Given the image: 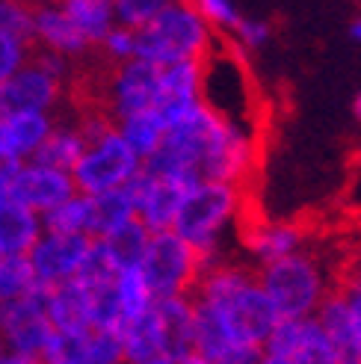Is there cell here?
Listing matches in <instances>:
<instances>
[{"label":"cell","instance_id":"d590c367","mask_svg":"<svg viewBox=\"0 0 361 364\" xmlns=\"http://www.w3.org/2000/svg\"><path fill=\"white\" fill-rule=\"evenodd\" d=\"M302 326H305V320H279L273 335H269V341H266V353L279 355V358H291L293 350L299 347Z\"/></svg>","mask_w":361,"mask_h":364},{"label":"cell","instance_id":"b9f144b4","mask_svg":"<svg viewBox=\"0 0 361 364\" xmlns=\"http://www.w3.org/2000/svg\"><path fill=\"white\" fill-rule=\"evenodd\" d=\"M146 364H178V361H172V358H166V355H157V358H151V361H146Z\"/></svg>","mask_w":361,"mask_h":364},{"label":"cell","instance_id":"5b68a950","mask_svg":"<svg viewBox=\"0 0 361 364\" xmlns=\"http://www.w3.org/2000/svg\"><path fill=\"white\" fill-rule=\"evenodd\" d=\"M160 75H163V68L146 60L107 65L98 80V92L92 104L101 107L116 124L128 116L154 110L160 95Z\"/></svg>","mask_w":361,"mask_h":364},{"label":"cell","instance_id":"8992f818","mask_svg":"<svg viewBox=\"0 0 361 364\" xmlns=\"http://www.w3.org/2000/svg\"><path fill=\"white\" fill-rule=\"evenodd\" d=\"M139 172H142V160L122 139L116 127L104 139L86 145V151L75 166V172H71V178H75V187L80 196H104V193L124 190Z\"/></svg>","mask_w":361,"mask_h":364},{"label":"cell","instance_id":"603a6c76","mask_svg":"<svg viewBox=\"0 0 361 364\" xmlns=\"http://www.w3.org/2000/svg\"><path fill=\"white\" fill-rule=\"evenodd\" d=\"M149 240H151V231L139 220H131V223H124L122 228H116L113 234H107L101 243H104L107 255L113 258L116 269L122 272V269H139L142 258H146Z\"/></svg>","mask_w":361,"mask_h":364},{"label":"cell","instance_id":"7402d4cb","mask_svg":"<svg viewBox=\"0 0 361 364\" xmlns=\"http://www.w3.org/2000/svg\"><path fill=\"white\" fill-rule=\"evenodd\" d=\"M122 343H124V364H146L157 355H163V338H160V320L154 308L124 326Z\"/></svg>","mask_w":361,"mask_h":364},{"label":"cell","instance_id":"ac0fdd59","mask_svg":"<svg viewBox=\"0 0 361 364\" xmlns=\"http://www.w3.org/2000/svg\"><path fill=\"white\" fill-rule=\"evenodd\" d=\"M317 323H320V329L326 332V338L332 341L340 364H361V347H358V335H355V326L350 317V305L335 284L326 290V296L320 302Z\"/></svg>","mask_w":361,"mask_h":364},{"label":"cell","instance_id":"d6986e66","mask_svg":"<svg viewBox=\"0 0 361 364\" xmlns=\"http://www.w3.org/2000/svg\"><path fill=\"white\" fill-rule=\"evenodd\" d=\"M86 151V139L80 134V127L75 119H57V124H53L50 136L45 139V145L39 149V154H36L33 160L45 163V166L50 169H60V172H75V166L80 163Z\"/></svg>","mask_w":361,"mask_h":364},{"label":"cell","instance_id":"83f0119b","mask_svg":"<svg viewBox=\"0 0 361 364\" xmlns=\"http://www.w3.org/2000/svg\"><path fill=\"white\" fill-rule=\"evenodd\" d=\"M39 294L27 258H0V305Z\"/></svg>","mask_w":361,"mask_h":364},{"label":"cell","instance_id":"ba28073f","mask_svg":"<svg viewBox=\"0 0 361 364\" xmlns=\"http://www.w3.org/2000/svg\"><path fill=\"white\" fill-rule=\"evenodd\" d=\"M50 335H53V326L48 320L42 290L33 296L0 305V338H4L6 353L27 355V358L39 361Z\"/></svg>","mask_w":361,"mask_h":364},{"label":"cell","instance_id":"e0dca14e","mask_svg":"<svg viewBox=\"0 0 361 364\" xmlns=\"http://www.w3.org/2000/svg\"><path fill=\"white\" fill-rule=\"evenodd\" d=\"M45 234L39 213L18 205L15 198L0 202V258H27Z\"/></svg>","mask_w":361,"mask_h":364},{"label":"cell","instance_id":"cb8c5ba5","mask_svg":"<svg viewBox=\"0 0 361 364\" xmlns=\"http://www.w3.org/2000/svg\"><path fill=\"white\" fill-rule=\"evenodd\" d=\"M166 122L160 119L157 110H146V113H136V116H128L124 122H119V134L122 139L131 145L134 154L146 163L157 149H160V142H163L166 136Z\"/></svg>","mask_w":361,"mask_h":364},{"label":"cell","instance_id":"7bdbcfd3","mask_svg":"<svg viewBox=\"0 0 361 364\" xmlns=\"http://www.w3.org/2000/svg\"><path fill=\"white\" fill-rule=\"evenodd\" d=\"M352 39H358V42H361V21H355V24H352Z\"/></svg>","mask_w":361,"mask_h":364},{"label":"cell","instance_id":"f1b7e54d","mask_svg":"<svg viewBox=\"0 0 361 364\" xmlns=\"http://www.w3.org/2000/svg\"><path fill=\"white\" fill-rule=\"evenodd\" d=\"M291 364H340L332 341L326 338V332L320 329L317 320H305L302 326V338H299V347L293 350V355L287 358Z\"/></svg>","mask_w":361,"mask_h":364},{"label":"cell","instance_id":"74e56055","mask_svg":"<svg viewBox=\"0 0 361 364\" xmlns=\"http://www.w3.org/2000/svg\"><path fill=\"white\" fill-rule=\"evenodd\" d=\"M234 33H237V39H240L246 48H258L261 42H266L269 27L261 24V21H249V18H240V24L234 27Z\"/></svg>","mask_w":361,"mask_h":364},{"label":"cell","instance_id":"9c48e42d","mask_svg":"<svg viewBox=\"0 0 361 364\" xmlns=\"http://www.w3.org/2000/svg\"><path fill=\"white\" fill-rule=\"evenodd\" d=\"M124 190H128L134 202L136 220L151 234H160V231H172L187 196L195 187L187 184V181H175V178H154L142 169Z\"/></svg>","mask_w":361,"mask_h":364},{"label":"cell","instance_id":"7c38bea8","mask_svg":"<svg viewBox=\"0 0 361 364\" xmlns=\"http://www.w3.org/2000/svg\"><path fill=\"white\" fill-rule=\"evenodd\" d=\"M202 75L205 63H178L163 68L154 110L166 122V127L184 122L193 110L202 107Z\"/></svg>","mask_w":361,"mask_h":364},{"label":"cell","instance_id":"44dd1931","mask_svg":"<svg viewBox=\"0 0 361 364\" xmlns=\"http://www.w3.org/2000/svg\"><path fill=\"white\" fill-rule=\"evenodd\" d=\"M63 9L92 48H98L116 27V9L110 0H65Z\"/></svg>","mask_w":361,"mask_h":364},{"label":"cell","instance_id":"9a60e30c","mask_svg":"<svg viewBox=\"0 0 361 364\" xmlns=\"http://www.w3.org/2000/svg\"><path fill=\"white\" fill-rule=\"evenodd\" d=\"M45 294V308L53 332H75L86 335L92 332V290L71 279L65 284H57Z\"/></svg>","mask_w":361,"mask_h":364},{"label":"cell","instance_id":"e575fe53","mask_svg":"<svg viewBox=\"0 0 361 364\" xmlns=\"http://www.w3.org/2000/svg\"><path fill=\"white\" fill-rule=\"evenodd\" d=\"M89 364H124L119 332H89Z\"/></svg>","mask_w":361,"mask_h":364},{"label":"cell","instance_id":"52a82bcc","mask_svg":"<svg viewBox=\"0 0 361 364\" xmlns=\"http://www.w3.org/2000/svg\"><path fill=\"white\" fill-rule=\"evenodd\" d=\"M237 208V187L231 184H198L184 208H180L172 231L180 240H187L195 252L213 255L216 252V234L228 223V216Z\"/></svg>","mask_w":361,"mask_h":364},{"label":"cell","instance_id":"5bb4252c","mask_svg":"<svg viewBox=\"0 0 361 364\" xmlns=\"http://www.w3.org/2000/svg\"><path fill=\"white\" fill-rule=\"evenodd\" d=\"M33 50H48L60 53L65 60H80L83 53L92 50V45L83 39V33L75 27L63 4H42L36 6L33 15Z\"/></svg>","mask_w":361,"mask_h":364},{"label":"cell","instance_id":"4fadbf2b","mask_svg":"<svg viewBox=\"0 0 361 364\" xmlns=\"http://www.w3.org/2000/svg\"><path fill=\"white\" fill-rule=\"evenodd\" d=\"M57 116L48 113H0V160L27 163L50 136Z\"/></svg>","mask_w":361,"mask_h":364},{"label":"cell","instance_id":"ab89813d","mask_svg":"<svg viewBox=\"0 0 361 364\" xmlns=\"http://www.w3.org/2000/svg\"><path fill=\"white\" fill-rule=\"evenodd\" d=\"M261 364H291V361H287V358H279V355H269V353H266V355L261 358Z\"/></svg>","mask_w":361,"mask_h":364},{"label":"cell","instance_id":"d6a6232c","mask_svg":"<svg viewBox=\"0 0 361 364\" xmlns=\"http://www.w3.org/2000/svg\"><path fill=\"white\" fill-rule=\"evenodd\" d=\"M33 57V45L15 39V36L0 33V86H4L15 71H21Z\"/></svg>","mask_w":361,"mask_h":364},{"label":"cell","instance_id":"1f68e13d","mask_svg":"<svg viewBox=\"0 0 361 364\" xmlns=\"http://www.w3.org/2000/svg\"><path fill=\"white\" fill-rule=\"evenodd\" d=\"M163 6L166 4H160V0H119V4H113L116 24L124 30L139 33L142 27H149L154 18L163 12Z\"/></svg>","mask_w":361,"mask_h":364},{"label":"cell","instance_id":"8fae6325","mask_svg":"<svg viewBox=\"0 0 361 364\" xmlns=\"http://www.w3.org/2000/svg\"><path fill=\"white\" fill-rule=\"evenodd\" d=\"M89 246H92L89 237H68V234L45 231L39 237V243L33 246V252L27 255L39 290H50L57 284H65L71 279H77Z\"/></svg>","mask_w":361,"mask_h":364},{"label":"cell","instance_id":"ee69618b","mask_svg":"<svg viewBox=\"0 0 361 364\" xmlns=\"http://www.w3.org/2000/svg\"><path fill=\"white\" fill-rule=\"evenodd\" d=\"M355 113H358V119H361V95H358V101H355Z\"/></svg>","mask_w":361,"mask_h":364},{"label":"cell","instance_id":"4dcf8cb0","mask_svg":"<svg viewBox=\"0 0 361 364\" xmlns=\"http://www.w3.org/2000/svg\"><path fill=\"white\" fill-rule=\"evenodd\" d=\"M33 15L36 6L21 0H0V33L15 36L27 45H33Z\"/></svg>","mask_w":361,"mask_h":364},{"label":"cell","instance_id":"8d00e7d4","mask_svg":"<svg viewBox=\"0 0 361 364\" xmlns=\"http://www.w3.org/2000/svg\"><path fill=\"white\" fill-rule=\"evenodd\" d=\"M195 9H198V15H202L208 24H216V27H231V30L240 24L237 9H234L231 4H222V0H205V4H198Z\"/></svg>","mask_w":361,"mask_h":364},{"label":"cell","instance_id":"484cf974","mask_svg":"<svg viewBox=\"0 0 361 364\" xmlns=\"http://www.w3.org/2000/svg\"><path fill=\"white\" fill-rule=\"evenodd\" d=\"M42 223H45V231H50V234H68V237L92 240V198L77 193L57 210L42 216Z\"/></svg>","mask_w":361,"mask_h":364},{"label":"cell","instance_id":"f6af8a7d","mask_svg":"<svg viewBox=\"0 0 361 364\" xmlns=\"http://www.w3.org/2000/svg\"><path fill=\"white\" fill-rule=\"evenodd\" d=\"M6 355V347H4V338H0V358H4Z\"/></svg>","mask_w":361,"mask_h":364},{"label":"cell","instance_id":"277c9868","mask_svg":"<svg viewBox=\"0 0 361 364\" xmlns=\"http://www.w3.org/2000/svg\"><path fill=\"white\" fill-rule=\"evenodd\" d=\"M258 282L266 299L273 302L279 320H302L314 308H320L326 290H323V272L308 255H287V258L269 261L258 269Z\"/></svg>","mask_w":361,"mask_h":364},{"label":"cell","instance_id":"4316f807","mask_svg":"<svg viewBox=\"0 0 361 364\" xmlns=\"http://www.w3.org/2000/svg\"><path fill=\"white\" fill-rule=\"evenodd\" d=\"M116 296H119V311H122V323L128 326L134 320H139L146 311L154 308V296L142 279L139 269H122L116 276Z\"/></svg>","mask_w":361,"mask_h":364},{"label":"cell","instance_id":"836d02e7","mask_svg":"<svg viewBox=\"0 0 361 364\" xmlns=\"http://www.w3.org/2000/svg\"><path fill=\"white\" fill-rule=\"evenodd\" d=\"M98 50L104 53L107 65H119V63H128L136 60V33L134 30H124V27H113L110 36L98 45Z\"/></svg>","mask_w":361,"mask_h":364},{"label":"cell","instance_id":"2e32d148","mask_svg":"<svg viewBox=\"0 0 361 364\" xmlns=\"http://www.w3.org/2000/svg\"><path fill=\"white\" fill-rule=\"evenodd\" d=\"M160 320V338H163V355L172 361H184L195 355V311L187 296L154 302Z\"/></svg>","mask_w":361,"mask_h":364},{"label":"cell","instance_id":"30bf717a","mask_svg":"<svg viewBox=\"0 0 361 364\" xmlns=\"http://www.w3.org/2000/svg\"><path fill=\"white\" fill-rule=\"evenodd\" d=\"M77 196L75 178L68 172L50 169L39 160H27L15 169L12 175V187H9V198H15L18 205L30 208L33 213L48 216L50 210H57L60 205H65L68 198Z\"/></svg>","mask_w":361,"mask_h":364},{"label":"cell","instance_id":"f35d334b","mask_svg":"<svg viewBox=\"0 0 361 364\" xmlns=\"http://www.w3.org/2000/svg\"><path fill=\"white\" fill-rule=\"evenodd\" d=\"M18 166H21V163H6V160H0V181H6V178H12Z\"/></svg>","mask_w":361,"mask_h":364},{"label":"cell","instance_id":"6da1fadb","mask_svg":"<svg viewBox=\"0 0 361 364\" xmlns=\"http://www.w3.org/2000/svg\"><path fill=\"white\" fill-rule=\"evenodd\" d=\"M210 48V24L195 6L184 4H166L149 27L136 33V60L154 63L160 68L178 63H205Z\"/></svg>","mask_w":361,"mask_h":364},{"label":"cell","instance_id":"d4e9b609","mask_svg":"<svg viewBox=\"0 0 361 364\" xmlns=\"http://www.w3.org/2000/svg\"><path fill=\"white\" fill-rule=\"evenodd\" d=\"M92 198V240H104L124 223L136 220V210L128 190L104 193V196H89Z\"/></svg>","mask_w":361,"mask_h":364},{"label":"cell","instance_id":"f546056e","mask_svg":"<svg viewBox=\"0 0 361 364\" xmlns=\"http://www.w3.org/2000/svg\"><path fill=\"white\" fill-rule=\"evenodd\" d=\"M39 364H89V332H53Z\"/></svg>","mask_w":361,"mask_h":364},{"label":"cell","instance_id":"60d3db41","mask_svg":"<svg viewBox=\"0 0 361 364\" xmlns=\"http://www.w3.org/2000/svg\"><path fill=\"white\" fill-rule=\"evenodd\" d=\"M180 364H210V361H205L202 355H198V353H195V355H190V358H184V361H180Z\"/></svg>","mask_w":361,"mask_h":364},{"label":"cell","instance_id":"3957f363","mask_svg":"<svg viewBox=\"0 0 361 364\" xmlns=\"http://www.w3.org/2000/svg\"><path fill=\"white\" fill-rule=\"evenodd\" d=\"M71 80V60L60 53L33 50L30 63L0 86V113H48L63 104Z\"/></svg>","mask_w":361,"mask_h":364},{"label":"cell","instance_id":"ffe728a7","mask_svg":"<svg viewBox=\"0 0 361 364\" xmlns=\"http://www.w3.org/2000/svg\"><path fill=\"white\" fill-rule=\"evenodd\" d=\"M243 240L246 246L261 255L264 264L269 261H279L293 255V249L299 246L302 234L296 225H281V223H249L243 228Z\"/></svg>","mask_w":361,"mask_h":364},{"label":"cell","instance_id":"7a4b0ae2","mask_svg":"<svg viewBox=\"0 0 361 364\" xmlns=\"http://www.w3.org/2000/svg\"><path fill=\"white\" fill-rule=\"evenodd\" d=\"M210 258L213 255L195 252L187 240H180L175 231H160V234H151L146 258L139 264V272H142V279H146L154 302L190 296L198 276L213 267Z\"/></svg>","mask_w":361,"mask_h":364}]
</instances>
